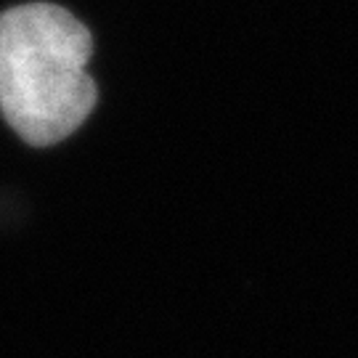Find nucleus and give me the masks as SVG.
<instances>
[{
    "label": "nucleus",
    "instance_id": "nucleus-1",
    "mask_svg": "<svg viewBox=\"0 0 358 358\" xmlns=\"http://www.w3.org/2000/svg\"><path fill=\"white\" fill-rule=\"evenodd\" d=\"M88 27L53 3L0 13V115L27 143L69 138L96 109Z\"/></svg>",
    "mask_w": 358,
    "mask_h": 358
}]
</instances>
